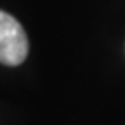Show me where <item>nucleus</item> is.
Returning <instances> with one entry per match:
<instances>
[{
	"label": "nucleus",
	"instance_id": "f257e3e1",
	"mask_svg": "<svg viewBox=\"0 0 125 125\" xmlns=\"http://www.w3.org/2000/svg\"><path fill=\"white\" fill-rule=\"evenodd\" d=\"M28 37L21 23L0 10V62L18 66L28 56Z\"/></svg>",
	"mask_w": 125,
	"mask_h": 125
}]
</instances>
